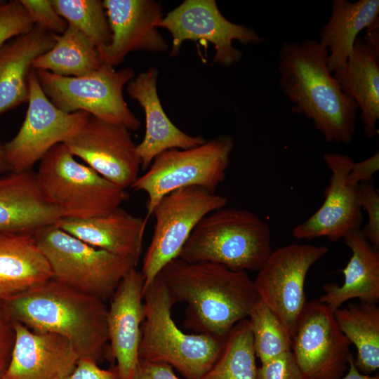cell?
Listing matches in <instances>:
<instances>
[{
	"instance_id": "cell-29",
	"label": "cell",
	"mask_w": 379,
	"mask_h": 379,
	"mask_svg": "<svg viewBox=\"0 0 379 379\" xmlns=\"http://www.w3.org/2000/svg\"><path fill=\"white\" fill-rule=\"evenodd\" d=\"M333 315L342 333L354 344L358 371L370 375L379 368V307L374 303H351Z\"/></svg>"
},
{
	"instance_id": "cell-3",
	"label": "cell",
	"mask_w": 379,
	"mask_h": 379,
	"mask_svg": "<svg viewBox=\"0 0 379 379\" xmlns=\"http://www.w3.org/2000/svg\"><path fill=\"white\" fill-rule=\"evenodd\" d=\"M4 300L15 321L34 331L59 335L79 359L98 361L108 342L104 300L53 278Z\"/></svg>"
},
{
	"instance_id": "cell-28",
	"label": "cell",
	"mask_w": 379,
	"mask_h": 379,
	"mask_svg": "<svg viewBox=\"0 0 379 379\" xmlns=\"http://www.w3.org/2000/svg\"><path fill=\"white\" fill-rule=\"evenodd\" d=\"M51 49L36 58L32 69L46 70L63 77H79L97 70L103 63L97 46L71 25L55 34Z\"/></svg>"
},
{
	"instance_id": "cell-11",
	"label": "cell",
	"mask_w": 379,
	"mask_h": 379,
	"mask_svg": "<svg viewBox=\"0 0 379 379\" xmlns=\"http://www.w3.org/2000/svg\"><path fill=\"white\" fill-rule=\"evenodd\" d=\"M28 107L15 136L4 145L8 168L28 171L55 145L65 142L84 124L85 112L66 113L57 108L44 93L35 69L29 77Z\"/></svg>"
},
{
	"instance_id": "cell-7",
	"label": "cell",
	"mask_w": 379,
	"mask_h": 379,
	"mask_svg": "<svg viewBox=\"0 0 379 379\" xmlns=\"http://www.w3.org/2000/svg\"><path fill=\"white\" fill-rule=\"evenodd\" d=\"M34 235L54 279L104 301L138 264L133 258L93 247L55 225L43 227Z\"/></svg>"
},
{
	"instance_id": "cell-6",
	"label": "cell",
	"mask_w": 379,
	"mask_h": 379,
	"mask_svg": "<svg viewBox=\"0 0 379 379\" xmlns=\"http://www.w3.org/2000/svg\"><path fill=\"white\" fill-rule=\"evenodd\" d=\"M36 177L44 197L61 218L103 215L120 207L128 197L126 190L77 161L64 143L53 147L41 159Z\"/></svg>"
},
{
	"instance_id": "cell-38",
	"label": "cell",
	"mask_w": 379,
	"mask_h": 379,
	"mask_svg": "<svg viewBox=\"0 0 379 379\" xmlns=\"http://www.w3.org/2000/svg\"><path fill=\"white\" fill-rule=\"evenodd\" d=\"M378 169L379 153L377 151L372 157L361 161L353 163L347 176L346 182L349 185L357 186L361 182H371Z\"/></svg>"
},
{
	"instance_id": "cell-23",
	"label": "cell",
	"mask_w": 379,
	"mask_h": 379,
	"mask_svg": "<svg viewBox=\"0 0 379 379\" xmlns=\"http://www.w3.org/2000/svg\"><path fill=\"white\" fill-rule=\"evenodd\" d=\"M147 222L118 207L87 218H60L55 225L93 247L138 262Z\"/></svg>"
},
{
	"instance_id": "cell-13",
	"label": "cell",
	"mask_w": 379,
	"mask_h": 379,
	"mask_svg": "<svg viewBox=\"0 0 379 379\" xmlns=\"http://www.w3.org/2000/svg\"><path fill=\"white\" fill-rule=\"evenodd\" d=\"M350 345L326 305L318 299L306 302L291 336L303 379H339L347 369Z\"/></svg>"
},
{
	"instance_id": "cell-1",
	"label": "cell",
	"mask_w": 379,
	"mask_h": 379,
	"mask_svg": "<svg viewBox=\"0 0 379 379\" xmlns=\"http://www.w3.org/2000/svg\"><path fill=\"white\" fill-rule=\"evenodd\" d=\"M174 302L187 304L186 328L196 333L226 339L247 319L259 300L246 272L212 262H189L176 258L159 273Z\"/></svg>"
},
{
	"instance_id": "cell-21",
	"label": "cell",
	"mask_w": 379,
	"mask_h": 379,
	"mask_svg": "<svg viewBox=\"0 0 379 379\" xmlns=\"http://www.w3.org/2000/svg\"><path fill=\"white\" fill-rule=\"evenodd\" d=\"M159 72L151 67L135 77L127 84L130 97L143 109L145 133L136 149L142 169H147L154 158L171 149H185L206 142L201 136H193L179 129L165 113L157 93Z\"/></svg>"
},
{
	"instance_id": "cell-32",
	"label": "cell",
	"mask_w": 379,
	"mask_h": 379,
	"mask_svg": "<svg viewBox=\"0 0 379 379\" xmlns=\"http://www.w3.org/2000/svg\"><path fill=\"white\" fill-rule=\"evenodd\" d=\"M248 318L253 349L261 363L291 351V337L288 331L260 299Z\"/></svg>"
},
{
	"instance_id": "cell-35",
	"label": "cell",
	"mask_w": 379,
	"mask_h": 379,
	"mask_svg": "<svg viewBox=\"0 0 379 379\" xmlns=\"http://www.w3.org/2000/svg\"><path fill=\"white\" fill-rule=\"evenodd\" d=\"M34 25L55 34H62L67 22L58 14L51 0H20Z\"/></svg>"
},
{
	"instance_id": "cell-2",
	"label": "cell",
	"mask_w": 379,
	"mask_h": 379,
	"mask_svg": "<svg viewBox=\"0 0 379 379\" xmlns=\"http://www.w3.org/2000/svg\"><path fill=\"white\" fill-rule=\"evenodd\" d=\"M328 49L317 40L285 42L279 53V86L291 111L313 121L328 142L350 144L359 107L328 67Z\"/></svg>"
},
{
	"instance_id": "cell-26",
	"label": "cell",
	"mask_w": 379,
	"mask_h": 379,
	"mask_svg": "<svg viewBox=\"0 0 379 379\" xmlns=\"http://www.w3.org/2000/svg\"><path fill=\"white\" fill-rule=\"evenodd\" d=\"M53 278L34 234L0 232V298L8 299Z\"/></svg>"
},
{
	"instance_id": "cell-18",
	"label": "cell",
	"mask_w": 379,
	"mask_h": 379,
	"mask_svg": "<svg viewBox=\"0 0 379 379\" xmlns=\"http://www.w3.org/2000/svg\"><path fill=\"white\" fill-rule=\"evenodd\" d=\"M144 286L142 272L132 269L118 284L108 308V342L121 379H133L139 364Z\"/></svg>"
},
{
	"instance_id": "cell-14",
	"label": "cell",
	"mask_w": 379,
	"mask_h": 379,
	"mask_svg": "<svg viewBox=\"0 0 379 379\" xmlns=\"http://www.w3.org/2000/svg\"><path fill=\"white\" fill-rule=\"evenodd\" d=\"M159 27L166 29L172 36V56L178 54L185 41H205L215 48L213 63L225 67L242 57L233 41L251 44L265 41L253 29L225 18L214 0H185L164 16Z\"/></svg>"
},
{
	"instance_id": "cell-25",
	"label": "cell",
	"mask_w": 379,
	"mask_h": 379,
	"mask_svg": "<svg viewBox=\"0 0 379 379\" xmlns=\"http://www.w3.org/2000/svg\"><path fill=\"white\" fill-rule=\"evenodd\" d=\"M343 240L352 256L342 270L344 282L324 285V293L319 300L334 312L345 302L358 298L361 302L374 303L379 300V253L359 230L347 234Z\"/></svg>"
},
{
	"instance_id": "cell-16",
	"label": "cell",
	"mask_w": 379,
	"mask_h": 379,
	"mask_svg": "<svg viewBox=\"0 0 379 379\" xmlns=\"http://www.w3.org/2000/svg\"><path fill=\"white\" fill-rule=\"evenodd\" d=\"M323 159L331 172L325 189V199L312 215L293 229V237L298 239L326 237L335 241L361 229L363 217L359 185L351 186L346 182L353 159L347 155L331 152L324 154Z\"/></svg>"
},
{
	"instance_id": "cell-33",
	"label": "cell",
	"mask_w": 379,
	"mask_h": 379,
	"mask_svg": "<svg viewBox=\"0 0 379 379\" xmlns=\"http://www.w3.org/2000/svg\"><path fill=\"white\" fill-rule=\"evenodd\" d=\"M34 26L20 0L7 1L0 8V46L29 32Z\"/></svg>"
},
{
	"instance_id": "cell-20",
	"label": "cell",
	"mask_w": 379,
	"mask_h": 379,
	"mask_svg": "<svg viewBox=\"0 0 379 379\" xmlns=\"http://www.w3.org/2000/svg\"><path fill=\"white\" fill-rule=\"evenodd\" d=\"M357 37L345 65L333 73L342 91L352 98L361 110L366 136L378 134L379 119V32L378 22Z\"/></svg>"
},
{
	"instance_id": "cell-40",
	"label": "cell",
	"mask_w": 379,
	"mask_h": 379,
	"mask_svg": "<svg viewBox=\"0 0 379 379\" xmlns=\"http://www.w3.org/2000/svg\"><path fill=\"white\" fill-rule=\"evenodd\" d=\"M348 373L342 379H379L378 375H371L360 373L354 364V359L351 354L348 360Z\"/></svg>"
},
{
	"instance_id": "cell-5",
	"label": "cell",
	"mask_w": 379,
	"mask_h": 379,
	"mask_svg": "<svg viewBox=\"0 0 379 379\" xmlns=\"http://www.w3.org/2000/svg\"><path fill=\"white\" fill-rule=\"evenodd\" d=\"M272 251L271 231L265 220L246 209L222 208L199 221L178 258L234 271H258Z\"/></svg>"
},
{
	"instance_id": "cell-15",
	"label": "cell",
	"mask_w": 379,
	"mask_h": 379,
	"mask_svg": "<svg viewBox=\"0 0 379 379\" xmlns=\"http://www.w3.org/2000/svg\"><path fill=\"white\" fill-rule=\"evenodd\" d=\"M64 144L99 175L118 187H131L139 177L140 159L131 131L89 114Z\"/></svg>"
},
{
	"instance_id": "cell-24",
	"label": "cell",
	"mask_w": 379,
	"mask_h": 379,
	"mask_svg": "<svg viewBox=\"0 0 379 379\" xmlns=\"http://www.w3.org/2000/svg\"><path fill=\"white\" fill-rule=\"evenodd\" d=\"M54 44V34L34 25L0 46V115L28 102L32 62Z\"/></svg>"
},
{
	"instance_id": "cell-8",
	"label": "cell",
	"mask_w": 379,
	"mask_h": 379,
	"mask_svg": "<svg viewBox=\"0 0 379 379\" xmlns=\"http://www.w3.org/2000/svg\"><path fill=\"white\" fill-rule=\"evenodd\" d=\"M233 147V138L222 135L192 148L168 149L157 155L131 187L147 194L145 218L152 216L162 197L180 188L199 187L215 192L225 178Z\"/></svg>"
},
{
	"instance_id": "cell-9",
	"label": "cell",
	"mask_w": 379,
	"mask_h": 379,
	"mask_svg": "<svg viewBox=\"0 0 379 379\" xmlns=\"http://www.w3.org/2000/svg\"><path fill=\"white\" fill-rule=\"evenodd\" d=\"M41 87L50 101L66 113L85 112L101 120L137 131L140 121L125 101L123 89L135 77L134 70H116L103 62L95 72L72 77L36 70Z\"/></svg>"
},
{
	"instance_id": "cell-27",
	"label": "cell",
	"mask_w": 379,
	"mask_h": 379,
	"mask_svg": "<svg viewBox=\"0 0 379 379\" xmlns=\"http://www.w3.org/2000/svg\"><path fill=\"white\" fill-rule=\"evenodd\" d=\"M378 0L333 1L331 16L319 32V41L330 51L328 67L331 73L345 65L358 34L378 22Z\"/></svg>"
},
{
	"instance_id": "cell-12",
	"label": "cell",
	"mask_w": 379,
	"mask_h": 379,
	"mask_svg": "<svg viewBox=\"0 0 379 379\" xmlns=\"http://www.w3.org/2000/svg\"><path fill=\"white\" fill-rule=\"evenodd\" d=\"M325 246L292 244L272 251L253 280L259 299L291 337L307 302L305 282L311 267L325 255Z\"/></svg>"
},
{
	"instance_id": "cell-4",
	"label": "cell",
	"mask_w": 379,
	"mask_h": 379,
	"mask_svg": "<svg viewBox=\"0 0 379 379\" xmlns=\"http://www.w3.org/2000/svg\"><path fill=\"white\" fill-rule=\"evenodd\" d=\"M143 300L139 360L164 363L186 379H200L217 361L225 339L180 330L172 317L175 302L159 274L145 288Z\"/></svg>"
},
{
	"instance_id": "cell-10",
	"label": "cell",
	"mask_w": 379,
	"mask_h": 379,
	"mask_svg": "<svg viewBox=\"0 0 379 379\" xmlns=\"http://www.w3.org/2000/svg\"><path fill=\"white\" fill-rule=\"evenodd\" d=\"M227 202L225 197L199 187L180 188L161 199L152 214L154 232L141 270L144 290L167 263L178 257L199 221Z\"/></svg>"
},
{
	"instance_id": "cell-17",
	"label": "cell",
	"mask_w": 379,
	"mask_h": 379,
	"mask_svg": "<svg viewBox=\"0 0 379 379\" xmlns=\"http://www.w3.org/2000/svg\"><path fill=\"white\" fill-rule=\"evenodd\" d=\"M111 31L109 44L100 52L103 62L112 67L135 51L159 53L168 44L157 27L164 18L161 6L152 0H105Z\"/></svg>"
},
{
	"instance_id": "cell-39",
	"label": "cell",
	"mask_w": 379,
	"mask_h": 379,
	"mask_svg": "<svg viewBox=\"0 0 379 379\" xmlns=\"http://www.w3.org/2000/svg\"><path fill=\"white\" fill-rule=\"evenodd\" d=\"M133 379H180L173 368L164 363L139 360Z\"/></svg>"
},
{
	"instance_id": "cell-31",
	"label": "cell",
	"mask_w": 379,
	"mask_h": 379,
	"mask_svg": "<svg viewBox=\"0 0 379 379\" xmlns=\"http://www.w3.org/2000/svg\"><path fill=\"white\" fill-rule=\"evenodd\" d=\"M58 14L97 46L99 51L111 41V31L103 1L51 0Z\"/></svg>"
},
{
	"instance_id": "cell-19",
	"label": "cell",
	"mask_w": 379,
	"mask_h": 379,
	"mask_svg": "<svg viewBox=\"0 0 379 379\" xmlns=\"http://www.w3.org/2000/svg\"><path fill=\"white\" fill-rule=\"evenodd\" d=\"M15 343L2 379H66L79 357L65 338L15 321Z\"/></svg>"
},
{
	"instance_id": "cell-41",
	"label": "cell",
	"mask_w": 379,
	"mask_h": 379,
	"mask_svg": "<svg viewBox=\"0 0 379 379\" xmlns=\"http://www.w3.org/2000/svg\"><path fill=\"white\" fill-rule=\"evenodd\" d=\"M8 168L6 159L4 145H0V172Z\"/></svg>"
},
{
	"instance_id": "cell-30",
	"label": "cell",
	"mask_w": 379,
	"mask_h": 379,
	"mask_svg": "<svg viewBox=\"0 0 379 379\" xmlns=\"http://www.w3.org/2000/svg\"><path fill=\"white\" fill-rule=\"evenodd\" d=\"M256 356L248 319L229 333L213 366L200 379H257Z\"/></svg>"
},
{
	"instance_id": "cell-37",
	"label": "cell",
	"mask_w": 379,
	"mask_h": 379,
	"mask_svg": "<svg viewBox=\"0 0 379 379\" xmlns=\"http://www.w3.org/2000/svg\"><path fill=\"white\" fill-rule=\"evenodd\" d=\"M66 379H121L117 367L103 369L98 362L88 359H79L77 364Z\"/></svg>"
},
{
	"instance_id": "cell-34",
	"label": "cell",
	"mask_w": 379,
	"mask_h": 379,
	"mask_svg": "<svg viewBox=\"0 0 379 379\" xmlns=\"http://www.w3.org/2000/svg\"><path fill=\"white\" fill-rule=\"evenodd\" d=\"M360 204L367 213L368 221L360 229L363 236L371 246L378 251L379 248V194L372 181L359 185Z\"/></svg>"
},
{
	"instance_id": "cell-22",
	"label": "cell",
	"mask_w": 379,
	"mask_h": 379,
	"mask_svg": "<svg viewBox=\"0 0 379 379\" xmlns=\"http://www.w3.org/2000/svg\"><path fill=\"white\" fill-rule=\"evenodd\" d=\"M60 218L41 192L36 173L12 172L0 178V232L34 234Z\"/></svg>"
},
{
	"instance_id": "cell-42",
	"label": "cell",
	"mask_w": 379,
	"mask_h": 379,
	"mask_svg": "<svg viewBox=\"0 0 379 379\" xmlns=\"http://www.w3.org/2000/svg\"><path fill=\"white\" fill-rule=\"evenodd\" d=\"M6 1L0 0V8L6 3Z\"/></svg>"
},
{
	"instance_id": "cell-36",
	"label": "cell",
	"mask_w": 379,
	"mask_h": 379,
	"mask_svg": "<svg viewBox=\"0 0 379 379\" xmlns=\"http://www.w3.org/2000/svg\"><path fill=\"white\" fill-rule=\"evenodd\" d=\"M257 379H303L291 351L261 363Z\"/></svg>"
}]
</instances>
